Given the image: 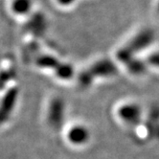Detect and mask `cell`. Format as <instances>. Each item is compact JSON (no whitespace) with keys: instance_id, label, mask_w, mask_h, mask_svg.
Wrapping results in <instances>:
<instances>
[{"instance_id":"cell-1","label":"cell","mask_w":159,"mask_h":159,"mask_svg":"<svg viewBox=\"0 0 159 159\" xmlns=\"http://www.w3.org/2000/svg\"><path fill=\"white\" fill-rule=\"evenodd\" d=\"M155 34L151 28H143L136 32L134 35L128 40V42L124 45V47L129 51L133 55H137L138 53L146 50L150 47L154 41Z\"/></svg>"},{"instance_id":"cell-2","label":"cell","mask_w":159,"mask_h":159,"mask_svg":"<svg viewBox=\"0 0 159 159\" xmlns=\"http://www.w3.org/2000/svg\"><path fill=\"white\" fill-rule=\"evenodd\" d=\"M118 116L124 123L130 125V126H135L141 121L142 109L137 104H125L119 107Z\"/></svg>"},{"instance_id":"cell-3","label":"cell","mask_w":159,"mask_h":159,"mask_svg":"<svg viewBox=\"0 0 159 159\" xmlns=\"http://www.w3.org/2000/svg\"><path fill=\"white\" fill-rule=\"evenodd\" d=\"M89 72L94 78H111L117 75L118 68L111 60L104 58L97 61L89 69Z\"/></svg>"},{"instance_id":"cell-4","label":"cell","mask_w":159,"mask_h":159,"mask_svg":"<svg viewBox=\"0 0 159 159\" xmlns=\"http://www.w3.org/2000/svg\"><path fill=\"white\" fill-rule=\"evenodd\" d=\"M90 137L89 130L82 125H76L67 132V139L73 145L80 146L85 144Z\"/></svg>"},{"instance_id":"cell-5","label":"cell","mask_w":159,"mask_h":159,"mask_svg":"<svg viewBox=\"0 0 159 159\" xmlns=\"http://www.w3.org/2000/svg\"><path fill=\"white\" fill-rule=\"evenodd\" d=\"M64 116V104L61 99H55L52 101L50 108L48 120L53 127H60Z\"/></svg>"},{"instance_id":"cell-6","label":"cell","mask_w":159,"mask_h":159,"mask_svg":"<svg viewBox=\"0 0 159 159\" xmlns=\"http://www.w3.org/2000/svg\"><path fill=\"white\" fill-rule=\"evenodd\" d=\"M124 65L127 67L128 71L134 76L143 75L147 69V63L138 60L136 57L132 58L130 61H129L126 64H124Z\"/></svg>"},{"instance_id":"cell-7","label":"cell","mask_w":159,"mask_h":159,"mask_svg":"<svg viewBox=\"0 0 159 159\" xmlns=\"http://www.w3.org/2000/svg\"><path fill=\"white\" fill-rule=\"evenodd\" d=\"M30 7H31L30 0H15L13 4L14 12L19 15L28 13Z\"/></svg>"},{"instance_id":"cell-8","label":"cell","mask_w":159,"mask_h":159,"mask_svg":"<svg viewBox=\"0 0 159 159\" xmlns=\"http://www.w3.org/2000/svg\"><path fill=\"white\" fill-rule=\"evenodd\" d=\"M147 63L159 69V51H155L151 53L147 58Z\"/></svg>"},{"instance_id":"cell-9","label":"cell","mask_w":159,"mask_h":159,"mask_svg":"<svg viewBox=\"0 0 159 159\" xmlns=\"http://www.w3.org/2000/svg\"><path fill=\"white\" fill-rule=\"evenodd\" d=\"M152 136H154V137H156V138L159 139V123L153 124L152 131Z\"/></svg>"},{"instance_id":"cell-10","label":"cell","mask_w":159,"mask_h":159,"mask_svg":"<svg viewBox=\"0 0 159 159\" xmlns=\"http://www.w3.org/2000/svg\"><path fill=\"white\" fill-rule=\"evenodd\" d=\"M76 1V0H57V2H58V4L61 5V6H71L74 2Z\"/></svg>"},{"instance_id":"cell-11","label":"cell","mask_w":159,"mask_h":159,"mask_svg":"<svg viewBox=\"0 0 159 159\" xmlns=\"http://www.w3.org/2000/svg\"><path fill=\"white\" fill-rule=\"evenodd\" d=\"M156 10H157V13L159 14V0H157V2H156Z\"/></svg>"}]
</instances>
